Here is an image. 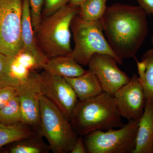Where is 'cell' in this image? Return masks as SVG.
Listing matches in <instances>:
<instances>
[{
    "instance_id": "1",
    "label": "cell",
    "mask_w": 153,
    "mask_h": 153,
    "mask_svg": "<svg viewBox=\"0 0 153 153\" xmlns=\"http://www.w3.org/2000/svg\"><path fill=\"white\" fill-rule=\"evenodd\" d=\"M147 14L139 6L116 3L107 7L101 19L112 51L123 60L135 57L148 33Z\"/></svg>"
},
{
    "instance_id": "2",
    "label": "cell",
    "mask_w": 153,
    "mask_h": 153,
    "mask_svg": "<svg viewBox=\"0 0 153 153\" xmlns=\"http://www.w3.org/2000/svg\"><path fill=\"white\" fill-rule=\"evenodd\" d=\"M116 106L113 95L100 94L78 101L70 122L77 135H85L97 130L120 128L124 124Z\"/></svg>"
},
{
    "instance_id": "3",
    "label": "cell",
    "mask_w": 153,
    "mask_h": 153,
    "mask_svg": "<svg viewBox=\"0 0 153 153\" xmlns=\"http://www.w3.org/2000/svg\"><path fill=\"white\" fill-rule=\"evenodd\" d=\"M78 11L79 7L67 4L41 22L36 33V41L48 58L71 54L70 28Z\"/></svg>"
},
{
    "instance_id": "4",
    "label": "cell",
    "mask_w": 153,
    "mask_h": 153,
    "mask_svg": "<svg viewBox=\"0 0 153 153\" xmlns=\"http://www.w3.org/2000/svg\"><path fill=\"white\" fill-rule=\"evenodd\" d=\"M77 14L71 23L74 46L69 56L81 66H88L91 57L96 53L109 55L117 63L122 64L123 60L115 54L107 41L101 19L87 21Z\"/></svg>"
},
{
    "instance_id": "5",
    "label": "cell",
    "mask_w": 153,
    "mask_h": 153,
    "mask_svg": "<svg viewBox=\"0 0 153 153\" xmlns=\"http://www.w3.org/2000/svg\"><path fill=\"white\" fill-rule=\"evenodd\" d=\"M38 130L55 153H71L78 137L63 113L44 95L40 102Z\"/></svg>"
},
{
    "instance_id": "6",
    "label": "cell",
    "mask_w": 153,
    "mask_h": 153,
    "mask_svg": "<svg viewBox=\"0 0 153 153\" xmlns=\"http://www.w3.org/2000/svg\"><path fill=\"white\" fill-rule=\"evenodd\" d=\"M139 120H128L118 129L94 131L85 135L86 153H132L135 147Z\"/></svg>"
},
{
    "instance_id": "7",
    "label": "cell",
    "mask_w": 153,
    "mask_h": 153,
    "mask_svg": "<svg viewBox=\"0 0 153 153\" xmlns=\"http://www.w3.org/2000/svg\"><path fill=\"white\" fill-rule=\"evenodd\" d=\"M23 0H0V53L14 57L23 49Z\"/></svg>"
},
{
    "instance_id": "8",
    "label": "cell",
    "mask_w": 153,
    "mask_h": 153,
    "mask_svg": "<svg viewBox=\"0 0 153 153\" xmlns=\"http://www.w3.org/2000/svg\"><path fill=\"white\" fill-rule=\"evenodd\" d=\"M41 74L42 94L52 102L70 122L79 101L73 88L64 77L45 70Z\"/></svg>"
},
{
    "instance_id": "9",
    "label": "cell",
    "mask_w": 153,
    "mask_h": 153,
    "mask_svg": "<svg viewBox=\"0 0 153 153\" xmlns=\"http://www.w3.org/2000/svg\"><path fill=\"white\" fill-rule=\"evenodd\" d=\"M41 80V74L32 70L26 80L20 83L17 88L22 108V123L38 128L40 120V102L43 95Z\"/></svg>"
},
{
    "instance_id": "10",
    "label": "cell",
    "mask_w": 153,
    "mask_h": 153,
    "mask_svg": "<svg viewBox=\"0 0 153 153\" xmlns=\"http://www.w3.org/2000/svg\"><path fill=\"white\" fill-rule=\"evenodd\" d=\"M117 62L108 55L96 53L88 63V70L98 79L104 92L114 94L129 82L131 77L118 67Z\"/></svg>"
},
{
    "instance_id": "11",
    "label": "cell",
    "mask_w": 153,
    "mask_h": 153,
    "mask_svg": "<svg viewBox=\"0 0 153 153\" xmlns=\"http://www.w3.org/2000/svg\"><path fill=\"white\" fill-rule=\"evenodd\" d=\"M113 96L122 117L128 120L140 119L144 110L146 98L138 76L134 74L129 82L116 91Z\"/></svg>"
},
{
    "instance_id": "12",
    "label": "cell",
    "mask_w": 153,
    "mask_h": 153,
    "mask_svg": "<svg viewBox=\"0 0 153 153\" xmlns=\"http://www.w3.org/2000/svg\"><path fill=\"white\" fill-rule=\"evenodd\" d=\"M22 36L23 49L22 52L31 55L36 60L39 68H44L49 58L41 51L36 41L31 17L29 0H23Z\"/></svg>"
},
{
    "instance_id": "13",
    "label": "cell",
    "mask_w": 153,
    "mask_h": 153,
    "mask_svg": "<svg viewBox=\"0 0 153 153\" xmlns=\"http://www.w3.org/2000/svg\"><path fill=\"white\" fill-rule=\"evenodd\" d=\"M132 153H153V99H146Z\"/></svg>"
},
{
    "instance_id": "14",
    "label": "cell",
    "mask_w": 153,
    "mask_h": 153,
    "mask_svg": "<svg viewBox=\"0 0 153 153\" xmlns=\"http://www.w3.org/2000/svg\"><path fill=\"white\" fill-rule=\"evenodd\" d=\"M64 78L73 88L79 101L94 97L103 91L98 79L89 70L81 76Z\"/></svg>"
},
{
    "instance_id": "15",
    "label": "cell",
    "mask_w": 153,
    "mask_h": 153,
    "mask_svg": "<svg viewBox=\"0 0 153 153\" xmlns=\"http://www.w3.org/2000/svg\"><path fill=\"white\" fill-rule=\"evenodd\" d=\"M43 69L50 74L64 78L81 76L87 71L69 55L50 58Z\"/></svg>"
},
{
    "instance_id": "16",
    "label": "cell",
    "mask_w": 153,
    "mask_h": 153,
    "mask_svg": "<svg viewBox=\"0 0 153 153\" xmlns=\"http://www.w3.org/2000/svg\"><path fill=\"white\" fill-rule=\"evenodd\" d=\"M138 78L146 99H153V48L143 55L140 61L136 59Z\"/></svg>"
},
{
    "instance_id": "17",
    "label": "cell",
    "mask_w": 153,
    "mask_h": 153,
    "mask_svg": "<svg viewBox=\"0 0 153 153\" xmlns=\"http://www.w3.org/2000/svg\"><path fill=\"white\" fill-rule=\"evenodd\" d=\"M30 126L22 123L13 126L0 124V149L33 135Z\"/></svg>"
},
{
    "instance_id": "18",
    "label": "cell",
    "mask_w": 153,
    "mask_h": 153,
    "mask_svg": "<svg viewBox=\"0 0 153 153\" xmlns=\"http://www.w3.org/2000/svg\"><path fill=\"white\" fill-rule=\"evenodd\" d=\"M108 0H86L79 6L77 15L84 20L96 21L100 20L106 10Z\"/></svg>"
},
{
    "instance_id": "19",
    "label": "cell",
    "mask_w": 153,
    "mask_h": 153,
    "mask_svg": "<svg viewBox=\"0 0 153 153\" xmlns=\"http://www.w3.org/2000/svg\"><path fill=\"white\" fill-rule=\"evenodd\" d=\"M22 123V113L18 95L0 109V124L13 126Z\"/></svg>"
},
{
    "instance_id": "20",
    "label": "cell",
    "mask_w": 153,
    "mask_h": 153,
    "mask_svg": "<svg viewBox=\"0 0 153 153\" xmlns=\"http://www.w3.org/2000/svg\"><path fill=\"white\" fill-rule=\"evenodd\" d=\"M16 143L11 147V153H42L48 152L49 146L45 145L34 136L26 138L16 142Z\"/></svg>"
},
{
    "instance_id": "21",
    "label": "cell",
    "mask_w": 153,
    "mask_h": 153,
    "mask_svg": "<svg viewBox=\"0 0 153 153\" xmlns=\"http://www.w3.org/2000/svg\"><path fill=\"white\" fill-rule=\"evenodd\" d=\"M12 57L0 53V88L13 86L18 88L20 83L13 77L10 71Z\"/></svg>"
},
{
    "instance_id": "22",
    "label": "cell",
    "mask_w": 153,
    "mask_h": 153,
    "mask_svg": "<svg viewBox=\"0 0 153 153\" xmlns=\"http://www.w3.org/2000/svg\"><path fill=\"white\" fill-rule=\"evenodd\" d=\"M31 19L35 34L42 22V12L44 0H29Z\"/></svg>"
},
{
    "instance_id": "23",
    "label": "cell",
    "mask_w": 153,
    "mask_h": 153,
    "mask_svg": "<svg viewBox=\"0 0 153 153\" xmlns=\"http://www.w3.org/2000/svg\"><path fill=\"white\" fill-rule=\"evenodd\" d=\"M69 0H44L42 16L47 17L68 4Z\"/></svg>"
},
{
    "instance_id": "24",
    "label": "cell",
    "mask_w": 153,
    "mask_h": 153,
    "mask_svg": "<svg viewBox=\"0 0 153 153\" xmlns=\"http://www.w3.org/2000/svg\"><path fill=\"white\" fill-rule=\"evenodd\" d=\"M17 95L18 89L16 87L9 86L0 88V109Z\"/></svg>"
},
{
    "instance_id": "25",
    "label": "cell",
    "mask_w": 153,
    "mask_h": 153,
    "mask_svg": "<svg viewBox=\"0 0 153 153\" xmlns=\"http://www.w3.org/2000/svg\"><path fill=\"white\" fill-rule=\"evenodd\" d=\"M147 15H153V0H136Z\"/></svg>"
},
{
    "instance_id": "26",
    "label": "cell",
    "mask_w": 153,
    "mask_h": 153,
    "mask_svg": "<svg viewBox=\"0 0 153 153\" xmlns=\"http://www.w3.org/2000/svg\"><path fill=\"white\" fill-rule=\"evenodd\" d=\"M71 153H86L84 140L82 137H77L75 143L74 145Z\"/></svg>"
},
{
    "instance_id": "27",
    "label": "cell",
    "mask_w": 153,
    "mask_h": 153,
    "mask_svg": "<svg viewBox=\"0 0 153 153\" xmlns=\"http://www.w3.org/2000/svg\"><path fill=\"white\" fill-rule=\"evenodd\" d=\"M86 0H69L68 4L72 6L79 7Z\"/></svg>"
},
{
    "instance_id": "28",
    "label": "cell",
    "mask_w": 153,
    "mask_h": 153,
    "mask_svg": "<svg viewBox=\"0 0 153 153\" xmlns=\"http://www.w3.org/2000/svg\"><path fill=\"white\" fill-rule=\"evenodd\" d=\"M151 41H152V44L153 45V37H152V40H151Z\"/></svg>"
}]
</instances>
